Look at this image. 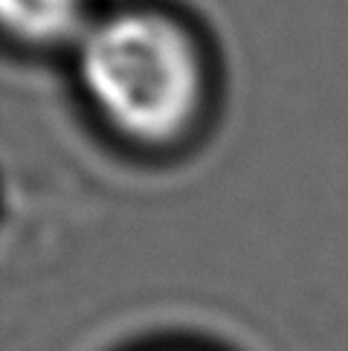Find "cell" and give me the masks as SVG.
<instances>
[{"label": "cell", "instance_id": "1", "mask_svg": "<svg viewBox=\"0 0 348 351\" xmlns=\"http://www.w3.org/2000/svg\"><path fill=\"white\" fill-rule=\"evenodd\" d=\"M96 119L119 140L166 148L189 136L209 102V56L183 15L157 3L96 12L70 49Z\"/></svg>", "mask_w": 348, "mask_h": 351}, {"label": "cell", "instance_id": "2", "mask_svg": "<svg viewBox=\"0 0 348 351\" xmlns=\"http://www.w3.org/2000/svg\"><path fill=\"white\" fill-rule=\"evenodd\" d=\"M96 12L90 0H0V23L23 49H73Z\"/></svg>", "mask_w": 348, "mask_h": 351}]
</instances>
